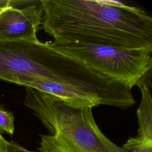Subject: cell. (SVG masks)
Returning a JSON list of instances; mask_svg holds the SVG:
<instances>
[{"instance_id": "obj_1", "label": "cell", "mask_w": 152, "mask_h": 152, "mask_svg": "<svg viewBox=\"0 0 152 152\" xmlns=\"http://www.w3.org/2000/svg\"><path fill=\"white\" fill-rule=\"evenodd\" d=\"M40 28L55 41L152 50V18L118 1L41 0Z\"/></svg>"}, {"instance_id": "obj_2", "label": "cell", "mask_w": 152, "mask_h": 152, "mask_svg": "<svg viewBox=\"0 0 152 152\" xmlns=\"http://www.w3.org/2000/svg\"><path fill=\"white\" fill-rule=\"evenodd\" d=\"M37 78L79 90L100 105L122 109L132 107L130 90L91 70L81 61L52 48L39 39L7 40L0 44V79L23 86Z\"/></svg>"}, {"instance_id": "obj_3", "label": "cell", "mask_w": 152, "mask_h": 152, "mask_svg": "<svg viewBox=\"0 0 152 152\" xmlns=\"http://www.w3.org/2000/svg\"><path fill=\"white\" fill-rule=\"evenodd\" d=\"M24 103L50 134L39 135L42 152H129L102 133L92 107L72 105L30 87H26Z\"/></svg>"}, {"instance_id": "obj_4", "label": "cell", "mask_w": 152, "mask_h": 152, "mask_svg": "<svg viewBox=\"0 0 152 152\" xmlns=\"http://www.w3.org/2000/svg\"><path fill=\"white\" fill-rule=\"evenodd\" d=\"M49 45L91 70L129 89L152 69V50L53 40Z\"/></svg>"}, {"instance_id": "obj_5", "label": "cell", "mask_w": 152, "mask_h": 152, "mask_svg": "<svg viewBox=\"0 0 152 152\" xmlns=\"http://www.w3.org/2000/svg\"><path fill=\"white\" fill-rule=\"evenodd\" d=\"M43 16L40 1L0 0V40H37Z\"/></svg>"}, {"instance_id": "obj_6", "label": "cell", "mask_w": 152, "mask_h": 152, "mask_svg": "<svg viewBox=\"0 0 152 152\" xmlns=\"http://www.w3.org/2000/svg\"><path fill=\"white\" fill-rule=\"evenodd\" d=\"M129 152H152V140L137 137L129 138L122 147Z\"/></svg>"}, {"instance_id": "obj_7", "label": "cell", "mask_w": 152, "mask_h": 152, "mask_svg": "<svg viewBox=\"0 0 152 152\" xmlns=\"http://www.w3.org/2000/svg\"><path fill=\"white\" fill-rule=\"evenodd\" d=\"M14 132V116L0 105V134L12 135Z\"/></svg>"}, {"instance_id": "obj_8", "label": "cell", "mask_w": 152, "mask_h": 152, "mask_svg": "<svg viewBox=\"0 0 152 152\" xmlns=\"http://www.w3.org/2000/svg\"><path fill=\"white\" fill-rule=\"evenodd\" d=\"M7 152H42L41 151H34L27 150L14 141L7 142Z\"/></svg>"}, {"instance_id": "obj_9", "label": "cell", "mask_w": 152, "mask_h": 152, "mask_svg": "<svg viewBox=\"0 0 152 152\" xmlns=\"http://www.w3.org/2000/svg\"><path fill=\"white\" fill-rule=\"evenodd\" d=\"M7 141L0 134V152H7Z\"/></svg>"}]
</instances>
